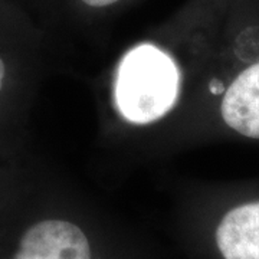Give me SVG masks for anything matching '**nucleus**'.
Instances as JSON below:
<instances>
[{
	"instance_id": "nucleus-6",
	"label": "nucleus",
	"mask_w": 259,
	"mask_h": 259,
	"mask_svg": "<svg viewBox=\"0 0 259 259\" xmlns=\"http://www.w3.org/2000/svg\"><path fill=\"white\" fill-rule=\"evenodd\" d=\"M12 259H15V258H12Z\"/></svg>"
},
{
	"instance_id": "nucleus-3",
	"label": "nucleus",
	"mask_w": 259,
	"mask_h": 259,
	"mask_svg": "<svg viewBox=\"0 0 259 259\" xmlns=\"http://www.w3.org/2000/svg\"><path fill=\"white\" fill-rule=\"evenodd\" d=\"M214 241L223 259H259V202L242 203L225 213Z\"/></svg>"
},
{
	"instance_id": "nucleus-1",
	"label": "nucleus",
	"mask_w": 259,
	"mask_h": 259,
	"mask_svg": "<svg viewBox=\"0 0 259 259\" xmlns=\"http://www.w3.org/2000/svg\"><path fill=\"white\" fill-rule=\"evenodd\" d=\"M180 74L163 49L144 44L124 56L117 75L115 101L121 115L134 124L163 118L177 101Z\"/></svg>"
},
{
	"instance_id": "nucleus-5",
	"label": "nucleus",
	"mask_w": 259,
	"mask_h": 259,
	"mask_svg": "<svg viewBox=\"0 0 259 259\" xmlns=\"http://www.w3.org/2000/svg\"><path fill=\"white\" fill-rule=\"evenodd\" d=\"M5 78H6V65H5V61L0 58V93L5 83Z\"/></svg>"
},
{
	"instance_id": "nucleus-4",
	"label": "nucleus",
	"mask_w": 259,
	"mask_h": 259,
	"mask_svg": "<svg viewBox=\"0 0 259 259\" xmlns=\"http://www.w3.org/2000/svg\"><path fill=\"white\" fill-rule=\"evenodd\" d=\"M76 9L85 12H107L121 6L127 0H69Z\"/></svg>"
},
{
	"instance_id": "nucleus-2",
	"label": "nucleus",
	"mask_w": 259,
	"mask_h": 259,
	"mask_svg": "<svg viewBox=\"0 0 259 259\" xmlns=\"http://www.w3.org/2000/svg\"><path fill=\"white\" fill-rule=\"evenodd\" d=\"M221 115L235 133L259 140V61L232 79L221 101Z\"/></svg>"
}]
</instances>
